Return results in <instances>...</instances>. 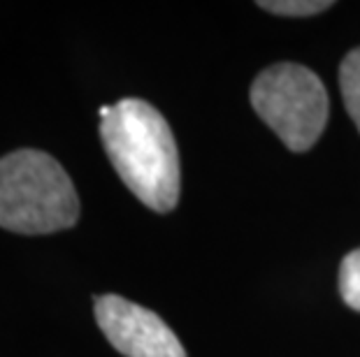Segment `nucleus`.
Instances as JSON below:
<instances>
[{"label": "nucleus", "mask_w": 360, "mask_h": 357, "mask_svg": "<svg viewBox=\"0 0 360 357\" xmlns=\"http://www.w3.org/2000/svg\"><path fill=\"white\" fill-rule=\"evenodd\" d=\"M101 140L114 170L137 200L158 214L179 202V154L172 130L156 107L140 97L114 102L101 119Z\"/></svg>", "instance_id": "f257e3e1"}, {"label": "nucleus", "mask_w": 360, "mask_h": 357, "mask_svg": "<svg viewBox=\"0 0 360 357\" xmlns=\"http://www.w3.org/2000/svg\"><path fill=\"white\" fill-rule=\"evenodd\" d=\"M340 88L349 116L360 133V47L349 51L340 65Z\"/></svg>", "instance_id": "39448f33"}, {"label": "nucleus", "mask_w": 360, "mask_h": 357, "mask_svg": "<svg viewBox=\"0 0 360 357\" xmlns=\"http://www.w3.org/2000/svg\"><path fill=\"white\" fill-rule=\"evenodd\" d=\"M340 295L347 302V307L360 311V248L342 260L340 267Z\"/></svg>", "instance_id": "423d86ee"}, {"label": "nucleus", "mask_w": 360, "mask_h": 357, "mask_svg": "<svg viewBox=\"0 0 360 357\" xmlns=\"http://www.w3.org/2000/svg\"><path fill=\"white\" fill-rule=\"evenodd\" d=\"M251 105L290 151H309L328 123L326 86L309 67L277 63L256 77Z\"/></svg>", "instance_id": "7ed1b4c3"}, {"label": "nucleus", "mask_w": 360, "mask_h": 357, "mask_svg": "<svg viewBox=\"0 0 360 357\" xmlns=\"http://www.w3.org/2000/svg\"><path fill=\"white\" fill-rule=\"evenodd\" d=\"M258 7L283 17H311V14L330 10L333 3L330 0H260Z\"/></svg>", "instance_id": "0eeeda50"}, {"label": "nucleus", "mask_w": 360, "mask_h": 357, "mask_svg": "<svg viewBox=\"0 0 360 357\" xmlns=\"http://www.w3.org/2000/svg\"><path fill=\"white\" fill-rule=\"evenodd\" d=\"M96 321L107 341L126 357H186L163 318L119 295L96 297Z\"/></svg>", "instance_id": "20e7f679"}, {"label": "nucleus", "mask_w": 360, "mask_h": 357, "mask_svg": "<svg viewBox=\"0 0 360 357\" xmlns=\"http://www.w3.org/2000/svg\"><path fill=\"white\" fill-rule=\"evenodd\" d=\"M79 220V195L56 158L21 149L0 158V227L51 234Z\"/></svg>", "instance_id": "f03ea898"}]
</instances>
